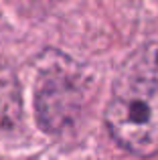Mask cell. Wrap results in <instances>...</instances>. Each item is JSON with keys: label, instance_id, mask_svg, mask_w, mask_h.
<instances>
[{"label": "cell", "instance_id": "6da1fadb", "mask_svg": "<svg viewBox=\"0 0 158 160\" xmlns=\"http://www.w3.org/2000/svg\"><path fill=\"white\" fill-rule=\"evenodd\" d=\"M103 120L114 142L132 156L158 154V43L140 45L124 59Z\"/></svg>", "mask_w": 158, "mask_h": 160}, {"label": "cell", "instance_id": "7a4b0ae2", "mask_svg": "<svg viewBox=\"0 0 158 160\" xmlns=\"http://www.w3.org/2000/svg\"><path fill=\"white\" fill-rule=\"evenodd\" d=\"M85 106L83 83L65 67H49L35 89L39 126L47 134L63 136L75 130Z\"/></svg>", "mask_w": 158, "mask_h": 160}]
</instances>
